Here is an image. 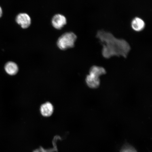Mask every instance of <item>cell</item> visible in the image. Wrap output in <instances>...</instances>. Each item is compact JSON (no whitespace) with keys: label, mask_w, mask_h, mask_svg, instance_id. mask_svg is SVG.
I'll return each instance as SVG.
<instances>
[{"label":"cell","mask_w":152,"mask_h":152,"mask_svg":"<svg viewBox=\"0 0 152 152\" xmlns=\"http://www.w3.org/2000/svg\"><path fill=\"white\" fill-rule=\"evenodd\" d=\"M77 39L75 34L72 32L66 33L60 37L57 41V45L61 50H66L73 48Z\"/></svg>","instance_id":"3"},{"label":"cell","mask_w":152,"mask_h":152,"mask_svg":"<svg viewBox=\"0 0 152 152\" xmlns=\"http://www.w3.org/2000/svg\"><path fill=\"white\" fill-rule=\"evenodd\" d=\"M66 20L65 16L61 14H57L53 17L52 24L54 27L58 29H60L65 25Z\"/></svg>","instance_id":"5"},{"label":"cell","mask_w":152,"mask_h":152,"mask_svg":"<svg viewBox=\"0 0 152 152\" xmlns=\"http://www.w3.org/2000/svg\"><path fill=\"white\" fill-rule=\"evenodd\" d=\"M120 152H137L134 147L130 146H126L121 150Z\"/></svg>","instance_id":"9"},{"label":"cell","mask_w":152,"mask_h":152,"mask_svg":"<svg viewBox=\"0 0 152 152\" xmlns=\"http://www.w3.org/2000/svg\"><path fill=\"white\" fill-rule=\"evenodd\" d=\"M3 14V10L1 6H0V18H1V16H2Z\"/></svg>","instance_id":"10"},{"label":"cell","mask_w":152,"mask_h":152,"mask_svg":"<svg viewBox=\"0 0 152 152\" xmlns=\"http://www.w3.org/2000/svg\"><path fill=\"white\" fill-rule=\"evenodd\" d=\"M41 113L43 116L48 117L52 115L54 111V107L50 102H47L41 106L40 108Z\"/></svg>","instance_id":"7"},{"label":"cell","mask_w":152,"mask_h":152,"mask_svg":"<svg viewBox=\"0 0 152 152\" xmlns=\"http://www.w3.org/2000/svg\"><path fill=\"white\" fill-rule=\"evenodd\" d=\"M145 23L141 18L136 17L133 19L131 23V26L134 31L139 32L142 31L145 28Z\"/></svg>","instance_id":"6"},{"label":"cell","mask_w":152,"mask_h":152,"mask_svg":"<svg viewBox=\"0 0 152 152\" xmlns=\"http://www.w3.org/2000/svg\"><path fill=\"white\" fill-rule=\"evenodd\" d=\"M96 37L102 45V56L106 58L113 56L126 57L130 52V45L123 39H117L111 33L104 30H100Z\"/></svg>","instance_id":"1"},{"label":"cell","mask_w":152,"mask_h":152,"mask_svg":"<svg viewBox=\"0 0 152 152\" xmlns=\"http://www.w3.org/2000/svg\"><path fill=\"white\" fill-rule=\"evenodd\" d=\"M5 69L7 73L10 75H14L18 73V68L17 64L13 62H9L6 64Z\"/></svg>","instance_id":"8"},{"label":"cell","mask_w":152,"mask_h":152,"mask_svg":"<svg viewBox=\"0 0 152 152\" xmlns=\"http://www.w3.org/2000/svg\"><path fill=\"white\" fill-rule=\"evenodd\" d=\"M16 22L23 28L29 27L31 23V19L29 15L26 13H21L17 16Z\"/></svg>","instance_id":"4"},{"label":"cell","mask_w":152,"mask_h":152,"mask_svg":"<svg viewBox=\"0 0 152 152\" xmlns=\"http://www.w3.org/2000/svg\"><path fill=\"white\" fill-rule=\"evenodd\" d=\"M103 68L98 66H94L91 68L90 74L87 76L86 81L88 86L96 88L99 85V77L104 73Z\"/></svg>","instance_id":"2"}]
</instances>
